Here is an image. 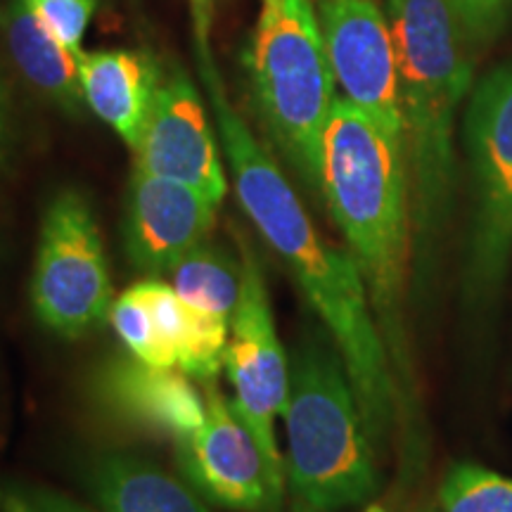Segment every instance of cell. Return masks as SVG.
Returning <instances> with one entry per match:
<instances>
[{
  "label": "cell",
  "mask_w": 512,
  "mask_h": 512,
  "mask_svg": "<svg viewBox=\"0 0 512 512\" xmlns=\"http://www.w3.org/2000/svg\"><path fill=\"white\" fill-rule=\"evenodd\" d=\"M195 57L242 209L328 328L368 437L380 441L392 425L394 377L361 268L354 256L320 238L283 169L233 107L211 55L209 31H195Z\"/></svg>",
  "instance_id": "1"
},
{
  "label": "cell",
  "mask_w": 512,
  "mask_h": 512,
  "mask_svg": "<svg viewBox=\"0 0 512 512\" xmlns=\"http://www.w3.org/2000/svg\"><path fill=\"white\" fill-rule=\"evenodd\" d=\"M323 200L366 280L384 347L403 361L401 299L408 261V162L389 136L337 98L323 136Z\"/></svg>",
  "instance_id": "2"
},
{
  "label": "cell",
  "mask_w": 512,
  "mask_h": 512,
  "mask_svg": "<svg viewBox=\"0 0 512 512\" xmlns=\"http://www.w3.org/2000/svg\"><path fill=\"white\" fill-rule=\"evenodd\" d=\"M399 53L403 145L415 226L430 242L453 190V124L472 86V43L448 0H387Z\"/></svg>",
  "instance_id": "3"
},
{
  "label": "cell",
  "mask_w": 512,
  "mask_h": 512,
  "mask_svg": "<svg viewBox=\"0 0 512 512\" xmlns=\"http://www.w3.org/2000/svg\"><path fill=\"white\" fill-rule=\"evenodd\" d=\"M283 420L294 510L337 512L375 494L373 446L347 366L318 335L299 342L290 358Z\"/></svg>",
  "instance_id": "4"
},
{
  "label": "cell",
  "mask_w": 512,
  "mask_h": 512,
  "mask_svg": "<svg viewBox=\"0 0 512 512\" xmlns=\"http://www.w3.org/2000/svg\"><path fill=\"white\" fill-rule=\"evenodd\" d=\"M245 64L275 150L306 188L323 195V136L337 83L311 0H261Z\"/></svg>",
  "instance_id": "5"
},
{
  "label": "cell",
  "mask_w": 512,
  "mask_h": 512,
  "mask_svg": "<svg viewBox=\"0 0 512 512\" xmlns=\"http://www.w3.org/2000/svg\"><path fill=\"white\" fill-rule=\"evenodd\" d=\"M463 143L472 195L467 290L491 297L512 256V62L472 86Z\"/></svg>",
  "instance_id": "6"
},
{
  "label": "cell",
  "mask_w": 512,
  "mask_h": 512,
  "mask_svg": "<svg viewBox=\"0 0 512 512\" xmlns=\"http://www.w3.org/2000/svg\"><path fill=\"white\" fill-rule=\"evenodd\" d=\"M31 302L43 328L64 339L91 335L110 318V266L95 211L79 190L57 192L43 214Z\"/></svg>",
  "instance_id": "7"
},
{
  "label": "cell",
  "mask_w": 512,
  "mask_h": 512,
  "mask_svg": "<svg viewBox=\"0 0 512 512\" xmlns=\"http://www.w3.org/2000/svg\"><path fill=\"white\" fill-rule=\"evenodd\" d=\"M240 259L242 292L238 309L230 318L233 337L223 363L235 392L230 406L252 432L268 467L285 479V463L275 441L273 422L285 411L290 392V361L275 332L264 268L247 240H240Z\"/></svg>",
  "instance_id": "8"
},
{
  "label": "cell",
  "mask_w": 512,
  "mask_h": 512,
  "mask_svg": "<svg viewBox=\"0 0 512 512\" xmlns=\"http://www.w3.org/2000/svg\"><path fill=\"white\" fill-rule=\"evenodd\" d=\"M207 418L188 437L174 441L185 482L216 508L280 512L285 479L268 467L259 444L214 382H204Z\"/></svg>",
  "instance_id": "9"
},
{
  "label": "cell",
  "mask_w": 512,
  "mask_h": 512,
  "mask_svg": "<svg viewBox=\"0 0 512 512\" xmlns=\"http://www.w3.org/2000/svg\"><path fill=\"white\" fill-rule=\"evenodd\" d=\"M318 19L344 100L403 140L399 53L389 17L375 0H320Z\"/></svg>",
  "instance_id": "10"
},
{
  "label": "cell",
  "mask_w": 512,
  "mask_h": 512,
  "mask_svg": "<svg viewBox=\"0 0 512 512\" xmlns=\"http://www.w3.org/2000/svg\"><path fill=\"white\" fill-rule=\"evenodd\" d=\"M136 169L200 190L219 207L228 192L219 143L207 107L188 72L164 76L136 147Z\"/></svg>",
  "instance_id": "11"
},
{
  "label": "cell",
  "mask_w": 512,
  "mask_h": 512,
  "mask_svg": "<svg viewBox=\"0 0 512 512\" xmlns=\"http://www.w3.org/2000/svg\"><path fill=\"white\" fill-rule=\"evenodd\" d=\"M214 221L216 204L200 190L133 166L124 249L138 271L171 273L185 254L207 242Z\"/></svg>",
  "instance_id": "12"
},
{
  "label": "cell",
  "mask_w": 512,
  "mask_h": 512,
  "mask_svg": "<svg viewBox=\"0 0 512 512\" xmlns=\"http://www.w3.org/2000/svg\"><path fill=\"white\" fill-rule=\"evenodd\" d=\"M93 399L128 430L171 441L188 437L207 418V399L190 375L150 366L133 354L102 363L93 377Z\"/></svg>",
  "instance_id": "13"
},
{
  "label": "cell",
  "mask_w": 512,
  "mask_h": 512,
  "mask_svg": "<svg viewBox=\"0 0 512 512\" xmlns=\"http://www.w3.org/2000/svg\"><path fill=\"white\" fill-rule=\"evenodd\" d=\"M79 76L91 112L133 150L164 81L159 62L143 50H98L79 57Z\"/></svg>",
  "instance_id": "14"
},
{
  "label": "cell",
  "mask_w": 512,
  "mask_h": 512,
  "mask_svg": "<svg viewBox=\"0 0 512 512\" xmlns=\"http://www.w3.org/2000/svg\"><path fill=\"white\" fill-rule=\"evenodd\" d=\"M81 482L98 512H214L185 479L131 453H100Z\"/></svg>",
  "instance_id": "15"
},
{
  "label": "cell",
  "mask_w": 512,
  "mask_h": 512,
  "mask_svg": "<svg viewBox=\"0 0 512 512\" xmlns=\"http://www.w3.org/2000/svg\"><path fill=\"white\" fill-rule=\"evenodd\" d=\"M8 50L31 86L69 117L83 112L79 57L62 46L24 0H8L3 12Z\"/></svg>",
  "instance_id": "16"
},
{
  "label": "cell",
  "mask_w": 512,
  "mask_h": 512,
  "mask_svg": "<svg viewBox=\"0 0 512 512\" xmlns=\"http://www.w3.org/2000/svg\"><path fill=\"white\" fill-rule=\"evenodd\" d=\"M174 290L185 304L233 318L242 292V259L226 247L202 242L178 261Z\"/></svg>",
  "instance_id": "17"
},
{
  "label": "cell",
  "mask_w": 512,
  "mask_h": 512,
  "mask_svg": "<svg viewBox=\"0 0 512 512\" xmlns=\"http://www.w3.org/2000/svg\"><path fill=\"white\" fill-rule=\"evenodd\" d=\"M110 323L121 342L126 344V349L131 351L133 356H138L140 361L159 368H178V358L174 354V349H171L157 332L150 306L145 304L143 294L138 292L136 285L128 287L124 294H119V297L114 299Z\"/></svg>",
  "instance_id": "18"
},
{
  "label": "cell",
  "mask_w": 512,
  "mask_h": 512,
  "mask_svg": "<svg viewBox=\"0 0 512 512\" xmlns=\"http://www.w3.org/2000/svg\"><path fill=\"white\" fill-rule=\"evenodd\" d=\"M444 512H512V479L460 463L441 484Z\"/></svg>",
  "instance_id": "19"
},
{
  "label": "cell",
  "mask_w": 512,
  "mask_h": 512,
  "mask_svg": "<svg viewBox=\"0 0 512 512\" xmlns=\"http://www.w3.org/2000/svg\"><path fill=\"white\" fill-rule=\"evenodd\" d=\"M228 330L230 318L190 306L188 332L178 347V368L195 380L214 382L226 363Z\"/></svg>",
  "instance_id": "20"
},
{
  "label": "cell",
  "mask_w": 512,
  "mask_h": 512,
  "mask_svg": "<svg viewBox=\"0 0 512 512\" xmlns=\"http://www.w3.org/2000/svg\"><path fill=\"white\" fill-rule=\"evenodd\" d=\"M43 27L53 34L64 48L81 57V41L98 8V0H24Z\"/></svg>",
  "instance_id": "21"
},
{
  "label": "cell",
  "mask_w": 512,
  "mask_h": 512,
  "mask_svg": "<svg viewBox=\"0 0 512 512\" xmlns=\"http://www.w3.org/2000/svg\"><path fill=\"white\" fill-rule=\"evenodd\" d=\"M136 287L138 292L143 294L145 304L150 306L157 332L162 335L164 342L174 349V354L178 358V347H181L185 332H188L190 306L178 297L174 285L159 283V280H143V283H136Z\"/></svg>",
  "instance_id": "22"
},
{
  "label": "cell",
  "mask_w": 512,
  "mask_h": 512,
  "mask_svg": "<svg viewBox=\"0 0 512 512\" xmlns=\"http://www.w3.org/2000/svg\"><path fill=\"white\" fill-rule=\"evenodd\" d=\"M467 41L489 46L512 22V0H448Z\"/></svg>",
  "instance_id": "23"
},
{
  "label": "cell",
  "mask_w": 512,
  "mask_h": 512,
  "mask_svg": "<svg viewBox=\"0 0 512 512\" xmlns=\"http://www.w3.org/2000/svg\"><path fill=\"white\" fill-rule=\"evenodd\" d=\"M0 512H95L74 498L38 484L8 482L0 486Z\"/></svg>",
  "instance_id": "24"
},
{
  "label": "cell",
  "mask_w": 512,
  "mask_h": 512,
  "mask_svg": "<svg viewBox=\"0 0 512 512\" xmlns=\"http://www.w3.org/2000/svg\"><path fill=\"white\" fill-rule=\"evenodd\" d=\"M10 147V98L8 88L0 79V169H3L5 157H8Z\"/></svg>",
  "instance_id": "25"
},
{
  "label": "cell",
  "mask_w": 512,
  "mask_h": 512,
  "mask_svg": "<svg viewBox=\"0 0 512 512\" xmlns=\"http://www.w3.org/2000/svg\"><path fill=\"white\" fill-rule=\"evenodd\" d=\"M211 3H214V0H190L192 17H195V31H209Z\"/></svg>",
  "instance_id": "26"
},
{
  "label": "cell",
  "mask_w": 512,
  "mask_h": 512,
  "mask_svg": "<svg viewBox=\"0 0 512 512\" xmlns=\"http://www.w3.org/2000/svg\"><path fill=\"white\" fill-rule=\"evenodd\" d=\"M366 512H387L384 508H380V505H370V508Z\"/></svg>",
  "instance_id": "27"
},
{
  "label": "cell",
  "mask_w": 512,
  "mask_h": 512,
  "mask_svg": "<svg viewBox=\"0 0 512 512\" xmlns=\"http://www.w3.org/2000/svg\"><path fill=\"white\" fill-rule=\"evenodd\" d=\"M294 512H304V510H294Z\"/></svg>",
  "instance_id": "28"
},
{
  "label": "cell",
  "mask_w": 512,
  "mask_h": 512,
  "mask_svg": "<svg viewBox=\"0 0 512 512\" xmlns=\"http://www.w3.org/2000/svg\"><path fill=\"white\" fill-rule=\"evenodd\" d=\"M427 512H432V510H427Z\"/></svg>",
  "instance_id": "29"
}]
</instances>
